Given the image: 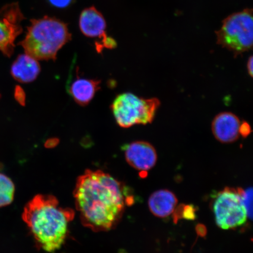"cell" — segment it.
Instances as JSON below:
<instances>
[{"mask_svg": "<svg viewBox=\"0 0 253 253\" xmlns=\"http://www.w3.org/2000/svg\"><path fill=\"white\" fill-rule=\"evenodd\" d=\"M82 224L95 232L112 230L121 219L126 198L121 183L102 170H86L74 192Z\"/></svg>", "mask_w": 253, "mask_h": 253, "instance_id": "1", "label": "cell"}, {"mask_svg": "<svg viewBox=\"0 0 253 253\" xmlns=\"http://www.w3.org/2000/svg\"><path fill=\"white\" fill-rule=\"evenodd\" d=\"M74 211L62 208L54 196L37 195L25 206L22 217L38 248L48 253L61 248Z\"/></svg>", "mask_w": 253, "mask_h": 253, "instance_id": "2", "label": "cell"}, {"mask_svg": "<svg viewBox=\"0 0 253 253\" xmlns=\"http://www.w3.org/2000/svg\"><path fill=\"white\" fill-rule=\"evenodd\" d=\"M68 25L56 18L45 16L33 19L20 45L25 53L39 60H55L57 53L71 40Z\"/></svg>", "mask_w": 253, "mask_h": 253, "instance_id": "3", "label": "cell"}, {"mask_svg": "<svg viewBox=\"0 0 253 253\" xmlns=\"http://www.w3.org/2000/svg\"><path fill=\"white\" fill-rule=\"evenodd\" d=\"M217 43L232 52L235 56L253 46V9L247 8L228 16L216 31Z\"/></svg>", "mask_w": 253, "mask_h": 253, "instance_id": "4", "label": "cell"}, {"mask_svg": "<svg viewBox=\"0 0 253 253\" xmlns=\"http://www.w3.org/2000/svg\"><path fill=\"white\" fill-rule=\"evenodd\" d=\"M160 101L157 98L143 99L131 93L118 95L111 106L117 123L121 127L153 122Z\"/></svg>", "mask_w": 253, "mask_h": 253, "instance_id": "5", "label": "cell"}, {"mask_svg": "<svg viewBox=\"0 0 253 253\" xmlns=\"http://www.w3.org/2000/svg\"><path fill=\"white\" fill-rule=\"evenodd\" d=\"M217 225L224 230L241 226L248 213L243 204L241 188H224L215 198L213 206Z\"/></svg>", "mask_w": 253, "mask_h": 253, "instance_id": "6", "label": "cell"}, {"mask_svg": "<svg viewBox=\"0 0 253 253\" xmlns=\"http://www.w3.org/2000/svg\"><path fill=\"white\" fill-rule=\"evenodd\" d=\"M17 2L4 6L0 9V50L11 56L15 48V41L23 32L21 23L24 20Z\"/></svg>", "mask_w": 253, "mask_h": 253, "instance_id": "7", "label": "cell"}, {"mask_svg": "<svg viewBox=\"0 0 253 253\" xmlns=\"http://www.w3.org/2000/svg\"><path fill=\"white\" fill-rule=\"evenodd\" d=\"M79 28L85 36L99 38L102 39L96 45L98 52L102 51L104 47L113 49L117 46L116 41L106 36V22L102 13L94 7L84 9L79 18Z\"/></svg>", "mask_w": 253, "mask_h": 253, "instance_id": "8", "label": "cell"}, {"mask_svg": "<svg viewBox=\"0 0 253 253\" xmlns=\"http://www.w3.org/2000/svg\"><path fill=\"white\" fill-rule=\"evenodd\" d=\"M125 151L126 162L134 169L147 171L156 165L157 153L156 149L149 142L134 141L126 145Z\"/></svg>", "mask_w": 253, "mask_h": 253, "instance_id": "9", "label": "cell"}, {"mask_svg": "<svg viewBox=\"0 0 253 253\" xmlns=\"http://www.w3.org/2000/svg\"><path fill=\"white\" fill-rule=\"evenodd\" d=\"M241 124L238 117L230 112L219 113L211 123V130L216 140L222 143H232L240 137Z\"/></svg>", "mask_w": 253, "mask_h": 253, "instance_id": "10", "label": "cell"}, {"mask_svg": "<svg viewBox=\"0 0 253 253\" xmlns=\"http://www.w3.org/2000/svg\"><path fill=\"white\" fill-rule=\"evenodd\" d=\"M77 77L68 84L69 94L79 105L85 106L93 99L95 94L100 88V81L79 77L78 69Z\"/></svg>", "mask_w": 253, "mask_h": 253, "instance_id": "11", "label": "cell"}, {"mask_svg": "<svg viewBox=\"0 0 253 253\" xmlns=\"http://www.w3.org/2000/svg\"><path fill=\"white\" fill-rule=\"evenodd\" d=\"M40 71L38 60L27 53L18 56L11 69L12 77L21 83H30L36 80Z\"/></svg>", "mask_w": 253, "mask_h": 253, "instance_id": "12", "label": "cell"}, {"mask_svg": "<svg viewBox=\"0 0 253 253\" xmlns=\"http://www.w3.org/2000/svg\"><path fill=\"white\" fill-rule=\"evenodd\" d=\"M178 199L171 191L159 190L151 195L148 206L151 213L159 217H166L174 212Z\"/></svg>", "mask_w": 253, "mask_h": 253, "instance_id": "13", "label": "cell"}, {"mask_svg": "<svg viewBox=\"0 0 253 253\" xmlns=\"http://www.w3.org/2000/svg\"><path fill=\"white\" fill-rule=\"evenodd\" d=\"M15 185L12 180L0 173V208L7 207L14 201Z\"/></svg>", "mask_w": 253, "mask_h": 253, "instance_id": "14", "label": "cell"}, {"mask_svg": "<svg viewBox=\"0 0 253 253\" xmlns=\"http://www.w3.org/2000/svg\"><path fill=\"white\" fill-rule=\"evenodd\" d=\"M174 211V220H178L181 218L188 220L195 219V210L193 206L181 205L178 208H175Z\"/></svg>", "mask_w": 253, "mask_h": 253, "instance_id": "15", "label": "cell"}, {"mask_svg": "<svg viewBox=\"0 0 253 253\" xmlns=\"http://www.w3.org/2000/svg\"><path fill=\"white\" fill-rule=\"evenodd\" d=\"M241 194L243 204H244L248 217H252L253 215V191L252 188H249L246 191L241 189Z\"/></svg>", "mask_w": 253, "mask_h": 253, "instance_id": "16", "label": "cell"}, {"mask_svg": "<svg viewBox=\"0 0 253 253\" xmlns=\"http://www.w3.org/2000/svg\"><path fill=\"white\" fill-rule=\"evenodd\" d=\"M50 4L58 8H65L72 4L74 0H48Z\"/></svg>", "mask_w": 253, "mask_h": 253, "instance_id": "17", "label": "cell"}, {"mask_svg": "<svg viewBox=\"0 0 253 253\" xmlns=\"http://www.w3.org/2000/svg\"><path fill=\"white\" fill-rule=\"evenodd\" d=\"M251 132L252 129L251 126L249 125L248 123L245 122L240 124L239 128L240 135L245 138L248 137V136L251 133Z\"/></svg>", "mask_w": 253, "mask_h": 253, "instance_id": "18", "label": "cell"}, {"mask_svg": "<svg viewBox=\"0 0 253 253\" xmlns=\"http://www.w3.org/2000/svg\"><path fill=\"white\" fill-rule=\"evenodd\" d=\"M253 56H252L251 58H250L248 60V65H247V68H248V71L249 72V74L251 76V77H253Z\"/></svg>", "mask_w": 253, "mask_h": 253, "instance_id": "19", "label": "cell"}, {"mask_svg": "<svg viewBox=\"0 0 253 253\" xmlns=\"http://www.w3.org/2000/svg\"><path fill=\"white\" fill-rule=\"evenodd\" d=\"M53 143H56V139H51V140L47 141L46 142V145L47 146H48V145H50V146L52 147V145H55L53 144Z\"/></svg>", "mask_w": 253, "mask_h": 253, "instance_id": "20", "label": "cell"}]
</instances>
